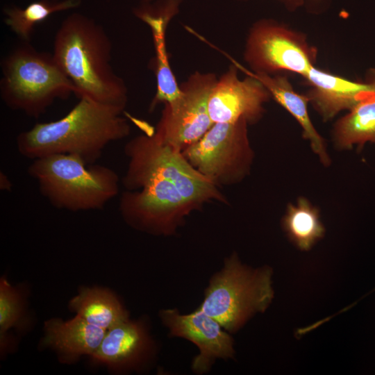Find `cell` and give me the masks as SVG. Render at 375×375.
<instances>
[{"instance_id": "obj_4", "label": "cell", "mask_w": 375, "mask_h": 375, "mask_svg": "<svg viewBox=\"0 0 375 375\" xmlns=\"http://www.w3.org/2000/svg\"><path fill=\"white\" fill-rule=\"evenodd\" d=\"M0 96L10 109L38 117L57 99L75 93V88L52 53L29 42L10 51L1 62Z\"/></svg>"}, {"instance_id": "obj_17", "label": "cell", "mask_w": 375, "mask_h": 375, "mask_svg": "<svg viewBox=\"0 0 375 375\" xmlns=\"http://www.w3.org/2000/svg\"><path fill=\"white\" fill-rule=\"evenodd\" d=\"M247 73L260 81L275 100L297 120L303 128V137L310 142L314 152L324 164L328 165L329 158L323 140L315 129L308 116V98L297 93L286 77H271L262 72Z\"/></svg>"}, {"instance_id": "obj_2", "label": "cell", "mask_w": 375, "mask_h": 375, "mask_svg": "<svg viewBox=\"0 0 375 375\" xmlns=\"http://www.w3.org/2000/svg\"><path fill=\"white\" fill-rule=\"evenodd\" d=\"M122 110L81 98L63 117L38 123L20 133L16 140L18 152L35 160L69 154L93 164L111 142L130 133V126Z\"/></svg>"}, {"instance_id": "obj_1", "label": "cell", "mask_w": 375, "mask_h": 375, "mask_svg": "<svg viewBox=\"0 0 375 375\" xmlns=\"http://www.w3.org/2000/svg\"><path fill=\"white\" fill-rule=\"evenodd\" d=\"M112 45L103 26L75 12L61 23L53 40L52 55L75 88L79 99L124 111L127 89L110 65Z\"/></svg>"}, {"instance_id": "obj_21", "label": "cell", "mask_w": 375, "mask_h": 375, "mask_svg": "<svg viewBox=\"0 0 375 375\" xmlns=\"http://www.w3.org/2000/svg\"><path fill=\"white\" fill-rule=\"evenodd\" d=\"M283 226L290 238L301 250H308L324 233L319 212L304 198L290 204L283 219Z\"/></svg>"}, {"instance_id": "obj_6", "label": "cell", "mask_w": 375, "mask_h": 375, "mask_svg": "<svg viewBox=\"0 0 375 375\" xmlns=\"http://www.w3.org/2000/svg\"><path fill=\"white\" fill-rule=\"evenodd\" d=\"M269 267L253 269L233 252L209 279L199 308L230 333H236L254 314L264 312L274 297Z\"/></svg>"}, {"instance_id": "obj_5", "label": "cell", "mask_w": 375, "mask_h": 375, "mask_svg": "<svg viewBox=\"0 0 375 375\" xmlns=\"http://www.w3.org/2000/svg\"><path fill=\"white\" fill-rule=\"evenodd\" d=\"M124 153L128 159L122 178L126 190H138L147 181L158 178L172 183L196 210L210 201L227 204L217 185L197 171L182 151L161 143L153 133L131 139Z\"/></svg>"}, {"instance_id": "obj_7", "label": "cell", "mask_w": 375, "mask_h": 375, "mask_svg": "<svg viewBox=\"0 0 375 375\" xmlns=\"http://www.w3.org/2000/svg\"><path fill=\"white\" fill-rule=\"evenodd\" d=\"M247 124L245 119L215 123L182 153L197 171L218 187L236 183L248 173L253 159Z\"/></svg>"}, {"instance_id": "obj_13", "label": "cell", "mask_w": 375, "mask_h": 375, "mask_svg": "<svg viewBox=\"0 0 375 375\" xmlns=\"http://www.w3.org/2000/svg\"><path fill=\"white\" fill-rule=\"evenodd\" d=\"M269 92L255 77L241 80L232 67L217 81L208 99V112L214 123L247 122L257 119Z\"/></svg>"}, {"instance_id": "obj_15", "label": "cell", "mask_w": 375, "mask_h": 375, "mask_svg": "<svg viewBox=\"0 0 375 375\" xmlns=\"http://www.w3.org/2000/svg\"><path fill=\"white\" fill-rule=\"evenodd\" d=\"M304 77L311 85L308 100L326 119L343 110H351L367 96L375 94L369 83L351 81L313 66Z\"/></svg>"}, {"instance_id": "obj_23", "label": "cell", "mask_w": 375, "mask_h": 375, "mask_svg": "<svg viewBox=\"0 0 375 375\" xmlns=\"http://www.w3.org/2000/svg\"><path fill=\"white\" fill-rule=\"evenodd\" d=\"M0 189L3 191H10L12 183L8 176L3 172H0Z\"/></svg>"}, {"instance_id": "obj_24", "label": "cell", "mask_w": 375, "mask_h": 375, "mask_svg": "<svg viewBox=\"0 0 375 375\" xmlns=\"http://www.w3.org/2000/svg\"><path fill=\"white\" fill-rule=\"evenodd\" d=\"M369 84H371V85H372V86L374 88V89L375 90V76H374V78L372 82L371 83H369Z\"/></svg>"}, {"instance_id": "obj_12", "label": "cell", "mask_w": 375, "mask_h": 375, "mask_svg": "<svg viewBox=\"0 0 375 375\" xmlns=\"http://www.w3.org/2000/svg\"><path fill=\"white\" fill-rule=\"evenodd\" d=\"M156 350L146 324L128 319L106 331L91 359L114 372L138 371L153 360Z\"/></svg>"}, {"instance_id": "obj_19", "label": "cell", "mask_w": 375, "mask_h": 375, "mask_svg": "<svg viewBox=\"0 0 375 375\" xmlns=\"http://www.w3.org/2000/svg\"><path fill=\"white\" fill-rule=\"evenodd\" d=\"M81 0H40L29 3L24 8H7L4 10L5 23L23 42H29L35 26L53 13L75 8Z\"/></svg>"}, {"instance_id": "obj_18", "label": "cell", "mask_w": 375, "mask_h": 375, "mask_svg": "<svg viewBox=\"0 0 375 375\" xmlns=\"http://www.w3.org/2000/svg\"><path fill=\"white\" fill-rule=\"evenodd\" d=\"M136 14L150 26L156 52L157 91L152 106L160 101L172 103L179 98L181 90L167 60L165 37V18L140 9Z\"/></svg>"}, {"instance_id": "obj_11", "label": "cell", "mask_w": 375, "mask_h": 375, "mask_svg": "<svg viewBox=\"0 0 375 375\" xmlns=\"http://www.w3.org/2000/svg\"><path fill=\"white\" fill-rule=\"evenodd\" d=\"M247 58L260 71L287 70L305 76L313 66L310 50L295 33L276 25L257 27L249 37Z\"/></svg>"}, {"instance_id": "obj_20", "label": "cell", "mask_w": 375, "mask_h": 375, "mask_svg": "<svg viewBox=\"0 0 375 375\" xmlns=\"http://www.w3.org/2000/svg\"><path fill=\"white\" fill-rule=\"evenodd\" d=\"M335 139L342 148L375 142V99L367 98L350 110L338 122Z\"/></svg>"}, {"instance_id": "obj_10", "label": "cell", "mask_w": 375, "mask_h": 375, "mask_svg": "<svg viewBox=\"0 0 375 375\" xmlns=\"http://www.w3.org/2000/svg\"><path fill=\"white\" fill-rule=\"evenodd\" d=\"M159 317L169 337L185 339L198 348L199 353L192 361L194 373L206 374L217 360L234 357V340L231 333L200 308L188 314H182L176 308L163 309Z\"/></svg>"}, {"instance_id": "obj_16", "label": "cell", "mask_w": 375, "mask_h": 375, "mask_svg": "<svg viewBox=\"0 0 375 375\" xmlns=\"http://www.w3.org/2000/svg\"><path fill=\"white\" fill-rule=\"evenodd\" d=\"M69 308L90 324L106 331L130 319L118 297L100 287L80 288L70 299Z\"/></svg>"}, {"instance_id": "obj_3", "label": "cell", "mask_w": 375, "mask_h": 375, "mask_svg": "<svg viewBox=\"0 0 375 375\" xmlns=\"http://www.w3.org/2000/svg\"><path fill=\"white\" fill-rule=\"evenodd\" d=\"M28 173L53 206L72 212L102 209L119 193V177L114 170L88 164L74 155L33 160Z\"/></svg>"}, {"instance_id": "obj_9", "label": "cell", "mask_w": 375, "mask_h": 375, "mask_svg": "<svg viewBox=\"0 0 375 375\" xmlns=\"http://www.w3.org/2000/svg\"><path fill=\"white\" fill-rule=\"evenodd\" d=\"M215 76L197 73L181 88L179 98L166 104L156 138L162 144L183 151L198 141L215 124L208 112V99Z\"/></svg>"}, {"instance_id": "obj_14", "label": "cell", "mask_w": 375, "mask_h": 375, "mask_svg": "<svg viewBox=\"0 0 375 375\" xmlns=\"http://www.w3.org/2000/svg\"><path fill=\"white\" fill-rule=\"evenodd\" d=\"M106 331L77 315L67 321L52 318L44 322L42 344L53 350L62 362L72 363L83 356L91 357Z\"/></svg>"}, {"instance_id": "obj_8", "label": "cell", "mask_w": 375, "mask_h": 375, "mask_svg": "<svg viewBox=\"0 0 375 375\" xmlns=\"http://www.w3.org/2000/svg\"><path fill=\"white\" fill-rule=\"evenodd\" d=\"M196 208L170 182L151 178L136 190L123 192L119 210L133 228L153 235H172Z\"/></svg>"}, {"instance_id": "obj_22", "label": "cell", "mask_w": 375, "mask_h": 375, "mask_svg": "<svg viewBox=\"0 0 375 375\" xmlns=\"http://www.w3.org/2000/svg\"><path fill=\"white\" fill-rule=\"evenodd\" d=\"M19 290L5 278L0 280L1 348L6 342L8 331L18 326L24 317V304Z\"/></svg>"}]
</instances>
